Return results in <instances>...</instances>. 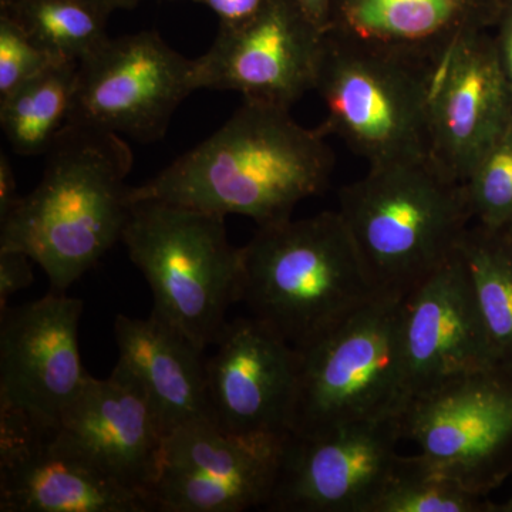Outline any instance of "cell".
<instances>
[{
  "instance_id": "obj_1",
  "label": "cell",
  "mask_w": 512,
  "mask_h": 512,
  "mask_svg": "<svg viewBox=\"0 0 512 512\" xmlns=\"http://www.w3.org/2000/svg\"><path fill=\"white\" fill-rule=\"evenodd\" d=\"M318 128L291 110L245 101L211 137L156 177L128 190V204L173 202L214 214L242 215L258 227L291 220L329 187L335 156Z\"/></svg>"
},
{
  "instance_id": "obj_2",
  "label": "cell",
  "mask_w": 512,
  "mask_h": 512,
  "mask_svg": "<svg viewBox=\"0 0 512 512\" xmlns=\"http://www.w3.org/2000/svg\"><path fill=\"white\" fill-rule=\"evenodd\" d=\"M133 160L119 134L66 124L40 183L0 221V249L30 256L66 292L121 241Z\"/></svg>"
},
{
  "instance_id": "obj_3",
  "label": "cell",
  "mask_w": 512,
  "mask_h": 512,
  "mask_svg": "<svg viewBox=\"0 0 512 512\" xmlns=\"http://www.w3.org/2000/svg\"><path fill=\"white\" fill-rule=\"evenodd\" d=\"M380 295L339 211L258 227L242 247L239 302L295 349Z\"/></svg>"
},
{
  "instance_id": "obj_4",
  "label": "cell",
  "mask_w": 512,
  "mask_h": 512,
  "mask_svg": "<svg viewBox=\"0 0 512 512\" xmlns=\"http://www.w3.org/2000/svg\"><path fill=\"white\" fill-rule=\"evenodd\" d=\"M373 282L404 296L457 255L473 212L463 183L431 161L376 165L339 191V210Z\"/></svg>"
},
{
  "instance_id": "obj_5",
  "label": "cell",
  "mask_w": 512,
  "mask_h": 512,
  "mask_svg": "<svg viewBox=\"0 0 512 512\" xmlns=\"http://www.w3.org/2000/svg\"><path fill=\"white\" fill-rule=\"evenodd\" d=\"M121 242L153 293V313L207 349L241 301L242 247L229 242L224 215L173 202L130 207Z\"/></svg>"
},
{
  "instance_id": "obj_6",
  "label": "cell",
  "mask_w": 512,
  "mask_h": 512,
  "mask_svg": "<svg viewBox=\"0 0 512 512\" xmlns=\"http://www.w3.org/2000/svg\"><path fill=\"white\" fill-rule=\"evenodd\" d=\"M429 57L326 33L316 92L319 130L369 167L430 161Z\"/></svg>"
},
{
  "instance_id": "obj_7",
  "label": "cell",
  "mask_w": 512,
  "mask_h": 512,
  "mask_svg": "<svg viewBox=\"0 0 512 512\" xmlns=\"http://www.w3.org/2000/svg\"><path fill=\"white\" fill-rule=\"evenodd\" d=\"M402 302V296L380 295L318 342L299 350L288 434L306 436L356 421L402 417Z\"/></svg>"
},
{
  "instance_id": "obj_8",
  "label": "cell",
  "mask_w": 512,
  "mask_h": 512,
  "mask_svg": "<svg viewBox=\"0 0 512 512\" xmlns=\"http://www.w3.org/2000/svg\"><path fill=\"white\" fill-rule=\"evenodd\" d=\"M194 86V60L157 33L107 39L79 63L67 124L154 143Z\"/></svg>"
},
{
  "instance_id": "obj_9",
  "label": "cell",
  "mask_w": 512,
  "mask_h": 512,
  "mask_svg": "<svg viewBox=\"0 0 512 512\" xmlns=\"http://www.w3.org/2000/svg\"><path fill=\"white\" fill-rule=\"evenodd\" d=\"M325 42L296 0H266L245 22L222 25L194 60L195 90L237 92L245 101L291 110L316 89Z\"/></svg>"
},
{
  "instance_id": "obj_10",
  "label": "cell",
  "mask_w": 512,
  "mask_h": 512,
  "mask_svg": "<svg viewBox=\"0 0 512 512\" xmlns=\"http://www.w3.org/2000/svg\"><path fill=\"white\" fill-rule=\"evenodd\" d=\"M403 440L430 464L488 495L512 470V377L487 370L407 404Z\"/></svg>"
},
{
  "instance_id": "obj_11",
  "label": "cell",
  "mask_w": 512,
  "mask_h": 512,
  "mask_svg": "<svg viewBox=\"0 0 512 512\" xmlns=\"http://www.w3.org/2000/svg\"><path fill=\"white\" fill-rule=\"evenodd\" d=\"M400 419L356 421L288 434L274 490L275 512H370L402 454Z\"/></svg>"
},
{
  "instance_id": "obj_12",
  "label": "cell",
  "mask_w": 512,
  "mask_h": 512,
  "mask_svg": "<svg viewBox=\"0 0 512 512\" xmlns=\"http://www.w3.org/2000/svg\"><path fill=\"white\" fill-rule=\"evenodd\" d=\"M285 436H235L211 420L184 424L168 434L156 483L154 510L239 512L265 507L271 497Z\"/></svg>"
},
{
  "instance_id": "obj_13",
  "label": "cell",
  "mask_w": 512,
  "mask_h": 512,
  "mask_svg": "<svg viewBox=\"0 0 512 512\" xmlns=\"http://www.w3.org/2000/svg\"><path fill=\"white\" fill-rule=\"evenodd\" d=\"M430 161L464 183L512 120L503 70L487 29L467 30L430 59Z\"/></svg>"
},
{
  "instance_id": "obj_14",
  "label": "cell",
  "mask_w": 512,
  "mask_h": 512,
  "mask_svg": "<svg viewBox=\"0 0 512 512\" xmlns=\"http://www.w3.org/2000/svg\"><path fill=\"white\" fill-rule=\"evenodd\" d=\"M83 301L52 291L0 311V412L57 426L90 379L79 346Z\"/></svg>"
},
{
  "instance_id": "obj_15",
  "label": "cell",
  "mask_w": 512,
  "mask_h": 512,
  "mask_svg": "<svg viewBox=\"0 0 512 512\" xmlns=\"http://www.w3.org/2000/svg\"><path fill=\"white\" fill-rule=\"evenodd\" d=\"M150 498L67 447L56 426L0 412V512H148Z\"/></svg>"
},
{
  "instance_id": "obj_16",
  "label": "cell",
  "mask_w": 512,
  "mask_h": 512,
  "mask_svg": "<svg viewBox=\"0 0 512 512\" xmlns=\"http://www.w3.org/2000/svg\"><path fill=\"white\" fill-rule=\"evenodd\" d=\"M400 350L406 406L444 384L493 370L460 251L404 296Z\"/></svg>"
},
{
  "instance_id": "obj_17",
  "label": "cell",
  "mask_w": 512,
  "mask_h": 512,
  "mask_svg": "<svg viewBox=\"0 0 512 512\" xmlns=\"http://www.w3.org/2000/svg\"><path fill=\"white\" fill-rule=\"evenodd\" d=\"M205 360L211 420L235 436L289 433L299 350L254 316L227 320Z\"/></svg>"
},
{
  "instance_id": "obj_18",
  "label": "cell",
  "mask_w": 512,
  "mask_h": 512,
  "mask_svg": "<svg viewBox=\"0 0 512 512\" xmlns=\"http://www.w3.org/2000/svg\"><path fill=\"white\" fill-rule=\"evenodd\" d=\"M56 433L94 467L151 500L167 433L140 384L120 367L107 379L90 376Z\"/></svg>"
},
{
  "instance_id": "obj_19",
  "label": "cell",
  "mask_w": 512,
  "mask_h": 512,
  "mask_svg": "<svg viewBox=\"0 0 512 512\" xmlns=\"http://www.w3.org/2000/svg\"><path fill=\"white\" fill-rule=\"evenodd\" d=\"M114 335L116 366L140 384L167 436L191 421L211 420L204 349L153 312L146 319L117 315Z\"/></svg>"
},
{
  "instance_id": "obj_20",
  "label": "cell",
  "mask_w": 512,
  "mask_h": 512,
  "mask_svg": "<svg viewBox=\"0 0 512 512\" xmlns=\"http://www.w3.org/2000/svg\"><path fill=\"white\" fill-rule=\"evenodd\" d=\"M500 0H332L328 33L433 56L460 33L493 26Z\"/></svg>"
},
{
  "instance_id": "obj_21",
  "label": "cell",
  "mask_w": 512,
  "mask_h": 512,
  "mask_svg": "<svg viewBox=\"0 0 512 512\" xmlns=\"http://www.w3.org/2000/svg\"><path fill=\"white\" fill-rule=\"evenodd\" d=\"M494 372L512 377V239L471 224L461 241Z\"/></svg>"
},
{
  "instance_id": "obj_22",
  "label": "cell",
  "mask_w": 512,
  "mask_h": 512,
  "mask_svg": "<svg viewBox=\"0 0 512 512\" xmlns=\"http://www.w3.org/2000/svg\"><path fill=\"white\" fill-rule=\"evenodd\" d=\"M79 63L60 62L0 99V124L20 156L47 153L72 110Z\"/></svg>"
},
{
  "instance_id": "obj_23",
  "label": "cell",
  "mask_w": 512,
  "mask_h": 512,
  "mask_svg": "<svg viewBox=\"0 0 512 512\" xmlns=\"http://www.w3.org/2000/svg\"><path fill=\"white\" fill-rule=\"evenodd\" d=\"M487 495L434 467L419 453L400 456L370 512H490Z\"/></svg>"
},
{
  "instance_id": "obj_24",
  "label": "cell",
  "mask_w": 512,
  "mask_h": 512,
  "mask_svg": "<svg viewBox=\"0 0 512 512\" xmlns=\"http://www.w3.org/2000/svg\"><path fill=\"white\" fill-rule=\"evenodd\" d=\"M13 9L10 18L64 62H82L109 39L106 13L87 0H19Z\"/></svg>"
},
{
  "instance_id": "obj_25",
  "label": "cell",
  "mask_w": 512,
  "mask_h": 512,
  "mask_svg": "<svg viewBox=\"0 0 512 512\" xmlns=\"http://www.w3.org/2000/svg\"><path fill=\"white\" fill-rule=\"evenodd\" d=\"M474 224L488 231L512 225V120L464 181Z\"/></svg>"
},
{
  "instance_id": "obj_26",
  "label": "cell",
  "mask_w": 512,
  "mask_h": 512,
  "mask_svg": "<svg viewBox=\"0 0 512 512\" xmlns=\"http://www.w3.org/2000/svg\"><path fill=\"white\" fill-rule=\"evenodd\" d=\"M60 62L64 60L40 46L15 19L3 16L0 22V99Z\"/></svg>"
},
{
  "instance_id": "obj_27",
  "label": "cell",
  "mask_w": 512,
  "mask_h": 512,
  "mask_svg": "<svg viewBox=\"0 0 512 512\" xmlns=\"http://www.w3.org/2000/svg\"><path fill=\"white\" fill-rule=\"evenodd\" d=\"M33 259L15 249H0V311L8 308L15 293L33 282Z\"/></svg>"
},
{
  "instance_id": "obj_28",
  "label": "cell",
  "mask_w": 512,
  "mask_h": 512,
  "mask_svg": "<svg viewBox=\"0 0 512 512\" xmlns=\"http://www.w3.org/2000/svg\"><path fill=\"white\" fill-rule=\"evenodd\" d=\"M493 28L491 36L512 104V0H500Z\"/></svg>"
},
{
  "instance_id": "obj_29",
  "label": "cell",
  "mask_w": 512,
  "mask_h": 512,
  "mask_svg": "<svg viewBox=\"0 0 512 512\" xmlns=\"http://www.w3.org/2000/svg\"><path fill=\"white\" fill-rule=\"evenodd\" d=\"M217 13L222 25L245 22L259 12L266 0H201Z\"/></svg>"
},
{
  "instance_id": "obj_30",
  "label": "cell",
  "mask_w": 512,
  "mask_h": 512,
  "mask_svg": "<svg viewBox=\"0 0 512 512\" xmlns=\"http://www.w3.org/2000/svg\"><path fill=\"white\" fill-rule=\"evenodd\" d=\"M18 194V183H16L15 173H13L12 164L5 153H0V221L15 210L20 201Z\"/></svg>"
},
{
  "instance_id": "obj_31",
  "label": "cell",
  "mask_w": 512,
  "mask_h": 512,
  "mask_svg": "<svg viewBox=\"0 0 512 512\" xmlns=\"http://www.w3.org/2000/svg\"><path fill=\"white\" fill-rule=\"evenodd\" d=\"M316 28L328 33L332 0H296Z\"/></svg>"
},
{
  "instance_id": "obj_32",
  "label": "cell",
  "mask_w": 512,
  "mask_h": 512,
  "mask_svg": "<svg viewBox=\"0 0 512 512\" xmlns=\"http://www.w3.org/2000/svg\"><path fill=\"white\" fill-rule=\"evenodd\" d=\"M511 473H512V470H511ZM497 511L512 512V491H511L510 498H508L507 503L501 505V507H497Z\"/></svg>"
},
{
  "instance_id": "obj_33",
  "label": "cell",
  "mask_w": 512,
  "mask_h": 512,
  "mask_svg": "<svg viewBox=\"0 0 512 512\" xmlns=\"http://www.w3.org/2000/svg\"><path fill=\"white\" fill-rule=\"evenodd\" d=\"M503 232H505V234H507L508 237H510L512 239V225L510 228L505 229V231H503Z\"/></svg>"
}]
</instances>
